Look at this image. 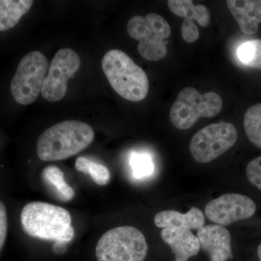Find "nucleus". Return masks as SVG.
Wrapping results in <instances>:
<instances>
[{
	"mask_svg": "<svg viewBox=\"0 0 261 261\" xmlns=\"http://www.w3.org/2000/svg\"><path fill=\"white\" fill-rule=\"evenodd\" d=\"M94 139V130L87 123L75 120L61 122L39 136L37 155L42 161H63L80 153Z\"/></svg>",
	"mask_w": 261,
	"mask_h": 261,
	"instance_id": "nucleus-1",
	"label": "nucleus"
},
{
	"mask_svg": "<svg viewBox=\"0 0 261 261\" xmlns=\"http://www.w3.org/2000/svg\"><path fill=\"white\" fill-rule=\"evenodd\" d=\"M24 231L32 238L69 243L74 236L71 216L66 209L47 202H32L20 214Z\"/></svg>",
	"mask_w": 261,
	"mask_h": 261,
	"instance_id": "nucleus-2",
	"label": "nucleus"
},
{
	"mask_svg": "<svg viewBox=\"0 0 261 261\" xmlns=\"http://www.w3.org/2000/svg\"><path fill=\"white\" fill-rule=\"evenodd\" d=\"M102 68L113 90L121 97L132 102H140L147 97L148 77L123 51H108L102 58Z\"/></svg>",
	"mask_w": 261,
	"mask_h": 261,
	"instance_id": "nucleus-3",
	"label": "nucleus"
},
{
	"mask_svg": "<svg viewBox=\"0 0 261 261\" xmlns=\"http://www.w3.org/2000/svg\"><path fill=\"white\" fill-rule=\"evenodd\" d=\"M148 251L143 233L133 226L110 229L96 246L98 261H144Z\"/></svg>",
	"mask_w": 261,
	"mask_h": 261,
	"instance_id": "nucleus-4",
	"label": "nucleus"
},
{
	"mask_svg": "<svg viewBox=\"0 0 261 261\" xmlns=\"http://www.w3.org/2000/svg\"><path fill=\"white\" fill-rule=\"evenodd\" d=\"M127 32L130 38L139 41L137 50L149 61H158L167 55V42L171 27L161 15L149 13L146 16L136 15L128 20Z\"/></svg>",
	"mask_w": 261,
	"mask_h": 261,
	"instance_id": "nucleus-5",
	"label": "nucleus"
},
{
	"mask_svg": "<svg viewBox=\"0 0 261 261\" xmlns=\"http://www.w3.org/2000/svg\"><path fill=\"white\" fill-rule=\"evenodd\" d=\"M223 101L219 94L209 92L201 94L187 87L178 93L170 111V120L180 130H187L200 118H211L221 112Z\"/></svg>",
	"mask_w": 261,
	"mask_h": 261,
	"instance_id": "nucleus-6",
	"label": "nucleus"
},
{
	"mask_svg": "<svg viewBox=\"0 0 261 261\" xmlns=\"http://www.w3.org/2000/svg\"><path fill=\"white\" fill-rule=\"evenodd\" d=\"M47 68V58L40 51H31L20 60L10 84V92L17 102L28 106L37 99Z\"/></svg>",
	"mask_w": 261,
	"mask_h": 261,
	"instance_id": "nucleus-7",
	"label": "nucleus"
},
{
	"mask_svg": "<svg viewBox=\"0 0 261 261\" xmlns=\"http://www.w3.org/2000/svg\"><path fill=\"white\" fill-rule=\"evenodd\" d=\"M237 140L238 132L231 123H213L204 127L193 136L190 150L197 162L207 163L232 147Z\"/></svg>",
	"mask_w": 261,
	"mask_h": 261,
	"instance_id": "nucleus-8",
	"label": "nucleus"
},
{
	"mask_svg": "<svg viewBox=\"0 0 261 261\" xmlns=\"http://www.w3.org/2000/svg\"><path fill=\"white\" fill-rule=\"evenodd\" d=\"M80 56L73 49H59L51 62L43 84V97L49 102L61 100L66 94L68 80L80 69Z\"/></svg>",
	"mask_w": 261,
	"mask_h": 261,
	"instance_id": "nucleus-9",
	"label": "nucleus"
},
{
	"mask_svg": "<svg viewBox=\"0 0 261 261\" xmlns=\"http://www.w3.org/2000/svg\"><path fill=\"white\" fill-rule=\"evenodd\" d=\"M256 205L247 196L228 193L211 201L207 204L205 213L207 219L221 226H228L248 219L255 214Z\"/></svg>",
	"mask_w": 261,
	"mask_h": 261,
	"instance_id": "nucleus-10",
	"label": "nucleus"
},
{
	"mask_svg": "<svg viewBox=\"0 0 261 261\" xmlns=\"http://www.w3.org/2000/svg\"><path fill=\"white\" fill-rule=\"evenodd\" d=\"M200 247L210 261H226L233 257L231 234L224 226L207 225L197 230Z\"/></svg>",
	"mask_w": 261,
	"mask_h": 261,
	"instance_id": "nucleus-11",
	"label": "nucleus"
},
{
	"mask_svg": "<svg viewBox=\"0 0 261 261\" xmlns=\"http://www.w3.org/2000/svg\"><path fill=\"white\" fill-rule=\"evenodd\" d=\"M161 238L171 247L175 254V261H188L195 256L200 250V243L197 236L190 230L177 228H165L161 232Z\"/></svg>",
	"mask_w": 261,
	"mask_h": 261,
	"instance_id": "nucleus-12",
	"label": "nucleus"
},
{
	"mask_svg": "<svg viewBox=\"0 0 261 261\" xmlns=\"http://www.w3.org/2000/svg\"><path fill=\"white\" fill-rule=\"evenodd\" d=\"M228 10L244 34L252 35L261 23V0H228Z\"/></svg>",
	"mask_w": 261,
	"mask_h": 261,
	"instance_id": "nucleus-13",
	"label": "nucleus"
},
{
	"mask_svg": "<svg viewBox=\"0 0 261 261\" xmlns=\"http://www.w3.org/2000/svg\"><path fill=\"white\" fill-rule=\"evenodd\" d=\"M154 222L159 228L198 230L205 224V216L200 209L192 207L186 214L172 210L161 211L154 216Z\"/></svg>",
	"mask_w": 261,
	"mask_h": 261,
	"instance_id": "nucleus-14",
	"label": "nucleus"
},
{
	"mask_svg": "<svg viewBox=\"0 0 261 261\" xmlns=\"http://www.w3.org/2000/svg\"><path fill=\"white\" fill-rule=\"evenodd\" d=\"M32 0H1L0 31L5 32L17 25L20 18L32 8Z\"/></svg>",
	"mask_w": 261,
	"mask_h": 261,
	"instance_id": "nucleus-15",
	"label": "nucleus"
},
{
	"mask_svg": "<svg viewBox=\"0 0 261 261\" xmlns=\"http://www.w3.org/2000/svg\"><path fill=\"white\" fill-rule=\"evenodd\" d=\"M167 3L170 10L178 17L196 20L202 27L210 23V12L204 5H194L191 0H168Z\"/></svg>",
	"mask_w": 261,
	"mask_h": 261,
	"instance_id": "nucleus-16",
	"label": "nucleus"
},
{
	"mask_svg": "<svg viewBox=\"0 0 261 261\" xmlns=\"http://www.w3.org/2000/svg\"><path fill=\"white\" fill-rule=\"evenodd\" d=\"M244 128L250 142L261 149V103L247 109L244 116Z\"/></svg>",
	"mask_w": 261,
	"mask_h": 261,
	"instance_id": "nucleus-17",
	"label": "nucleus"
},
{
	"mask_svg": "<svg viewBox=\"0 0 261 261\" xmlns=\"http://www.w3.org/2000/svg\"><path fill=\"white\" fill-rule=\"evenodd\" d=\"M43 180L56 189L62 200L70 201L74 197L75 193L65 182L63 171L55 166H49L43 170Z\"/></svg>",
	"mask_w": 261,
	"mask_h": 261,
	"instance_id": "nucleus-18",
	"label": "nucleus"
},
{
	"mask_svg": "<svg viewBox=\"0 0 261 261\" xmlns=\"http://www.w3.org/2000/svg\"><path fill=\"white\" fill-rule=\"evenodd\" d=\"M75 168L80 172L90 175L92 180L99 186L107 185L111 180V173L108 168L86 158H79L75 161Z\"/></svg>",
	"mask_w": 261,
	"mask_h": 261,
	"instance_id": "nucleus-19",
	"label": "nucleus"
},
{
	"mask_svg": "<svg viewBox=\"0 0 261 261\" xmlns=\"http://www.w3.org/2000/svg\"><path fill=\"white\" fill-rule=\"evenodd\" d=\"M239 59L246 66L261 70V39H252L240 45Z\"/></svg>",
	"mask_w": 261,
	"mask_h": 261,
	"instance_id": "nucleus-20",
	"label": "nucleus"
},
{
	"mask_svg": "<svg viewBox=\"0 0 261 261\" xmlns=\"http://www.w3.org/2000/svg\"><path fill=\"white\" fill-rule=\"evenodd\" d=\"M130 166L136 178L149 177L153 173L154 167L148 154L135 152L130 157Z\"/></svg>",
	"mask_w": 261,
	"mask_h": 261,
	"instance_id": "nucleus-21",
	"label": "nucleus"
},
{
	"mask_svg": "<svg viewBox=\"0 0 261 261\" xmlns=\"http://www.w3.org/2000/svg\"><path fill=\"white\" fill-rule=\"evenodd\" d=\"M246 173L248 181L261 191V156L247 165Z\"/></svg>",
	"mask_w": 261,
	"mask_h": 261,
	"instance_id": "nucleus-22",
	"label": "nucleus"
},
{
	"mask_svg": "<svg viewBox=\"0 0 261 261\" xmlns=\"http://www.w3.org/2000/svg\"><path fill=\"white\" fill-rule=\"evenodd\" d=\"M181 37L185 42L191 44L195 42L200 37L198 28L194 22V20L185 19L182 23Z\"/></svg>",
	"mask_w": 261,
	"mask_h": 261,
	"instance_id": "nucleus-23",
	"label": "nucleus"
},
{
	"mask_svg": "<svg viewBox=\"0 0 261 261\" xmlns=\"http://www.w3.org/2000/svg\"><path fill=\"white\" fill-rule=\"evenodd\" d=\"M8 216L3 202H0V249L4 247L8 235Z\"/></svg>",
	"mask_w": 261,
	"mask_h": 261,
	"instance_id": "nucleus-24",
	"label": "nucleus"
},
{
	"mask_svg": "<svg viewBox=\"0 0 261 261\" xmlns=\"http://www.w3.org/2000/svg\"><path fill=\"white\" fill-rule=\"evenodd\" d=\"M257 255H258L259 260L261 261V244L257 247Z\"/></svg>",
	"mask_w": 261,
	"mask_h": 261,
	"instance_id": "nucleus-25",
	"label": "nucleus"
}]
</instances>
